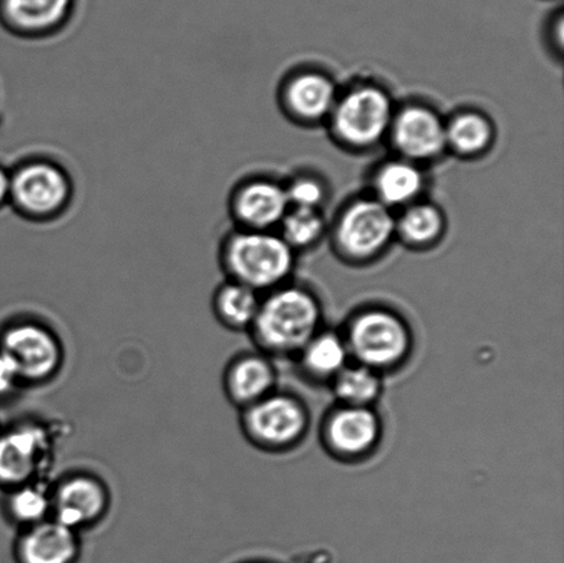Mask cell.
Masks as SVG:
<instances>
[{"label":"cell","mask_w":564,"mask_h":563,"mask_svg":"<svg viewBox=\"0 0 564 563\" xmlns=\"http://www.w3.org/2000/svg\"><path fill=\"white\" fill-rule=\"evenodd\" d=\"M75 195L74 176L53 158L32 154L10 169L9 207L26 223L47 225L64 218Z\"/></svg>","instance_id":"cell-1"},{"label":"cell","mask_w":564,"mask_h":563,"mask_svg":"<svg viewBox=\"0 0 564 563\" xmlns=\"http://www.w3.org/2000/svg\"><path fill=\"white\" fill-rule=\"evenodd\" d=\"M218 263L226 280L261 294L278 289L288 278L293 252L273 230L234 228L219 242Z\"/></svg>","instance_id":"cell-2"},{"label":"cell","mask_w":564,"mask_h":563,"mask_svg":"<svg viewBox=\"0 0 564 563\" xmlns=\"http://www.w3.org/2000/svg\"><path fill=\"white\" fill-rule=\"evenodd\" d=\"M319 318L318 303L308 292L282 286L263 297L250 331L264 351L290 355L317 335Z\"/></svg>","instance_id":"cell-3"},{"label":"cell","mask_w":564,"mask_h":563,"mask_svg":"<svg viewBox=\"0 0 564 563\" xmlns=\"http://www.w3.org/2000/svg\"><path fill=\"white\" fill-rule=\"evenodd\" d=\"M58 432L39 419H21L0 429V489L47 481L57 457Z\"/></svg>","instance_id":"cell-4"},{"label":"cell","mask_w":564,"mask_h":563,"mask_svg":"<svg viewBox=\"0 0 564 563\" xmlns=\"http://www.w3.org/2000/svg\"><path fill=\"white\" fill-rule=\"evenodd\" d=\"M0 350L14 364L21 386H42L58 377L65 362L63 340L36 318H15L0 328Z\"/></svg>","instance_id":"cell-5"},{"label":"cell","mask_w":564,"mask_h":563,"mask_svg":"<svg viewBox=\"0 0 564 563\" xmlns=\"http://www.w3.org/2000/svg\"><path fill=\"white\" fill-rule=\"evenodd\" d=\"M112 495L96 474L75 472L52 485V518L77 533L101 523L109 515Z\"/></svg>","instance_id":"cell-6"},{"label":"cell","mask_w":564,"mask_h":563,"mask_svg":"<svg viewBox=\"0 0 564 563\" xmlns=\"http://www.w3.org/2000/svg\"><path fill=\"white\" fill-rule=\"evenodd\" d=\"M411 336L395 314L369 311L354 320L348 334V351L370 369L397 366L408 355Z\"/></svg>","instance_id":"cell-7"},{"label":"cell","mask_w":564,"mask_h":563,"mask_svg":"<svg viewBox=\"0 0 564 563\" xmlns=\"http://www.w3.org/2000/svg\"><path fill=\"white\" fill-rule=\"evenodd\" d=\"M337 137L352 147H370L391 129V99L373 86L354 88L332 110Z\"/></svg>","instance_id":"cell-8"},{"label":"cell","mask_w":564,"mask_h":563,"mask_svg":"<svg viewBox=\"0 0 564 563\" xmlns=\"http://www.w3.org/2000/svg\"><path fill=\"white\" fill-rule=\"evenodd\" d=\"M241 429L251 443L278 450L295 443L306 429V413L295 399L269 394L241 410Z\"/></svg>","instance_id":"cell-9"},{"label":"cell","mask_w":564,"mask_h":563,"mask_svg":"<svg viewBox=\"0 0 564 563\" xmlns=\"http://www.w3.org/2000/svg\"><path fill=\"white\" fill-rule=\"evenodd\" d=\"M397 220L383 203L365 198L352 203L337 225V241L347 256L368 258L389 245Z\"/></svg>","instance_id":"cell-10"},{"label":"cell","mask_w":564,"mask_h":563,"mask_svg":"<svg viewBox=\"0 0 564 563\" xmlns=\"http://www.w3.org/2000/svg\"><path fill=\"white\" fill-rule=\"evenodd\" d=\"M77 0H0V26L22 41L57 36L70 24Z\"/></svg>","instance_id":"cell-11"},{"label":"cell","mask_w":564,"mask_h":563,"mask_svg":"<svg viewBox=\"0 0 564 563\" xmlns=\"http://www.w3.org/2000/svg\"><path fill=\"white\" fill-rule=\"evenodd\" d=\"M290 208L285 187L267 178L242 180L228 201L230 218L239 229L273 230Z\"/></svg>","instance_id":"cell-12"},{"label":"cell","mask_w":564,"mask_h":563,"mask_svg":"<svg viewBox=\"0 0 564 563\" xmlns=\"http://www.w3.org/2000/svg\"><path fill=\"white\" fill-rule=\"evenodd\" d=\"M390 130L398 152L409 162L434 159L446 148V124L434 110L419 105L394 116Z\"/></svg>","instance_id":"cell-13"},{"label":"cell","mask_w":564,"mask_h":563,"mask_svg":"<svg viewBox=\"0 0 564 563\" xmlns=\"http://www.w3.org/2000/svg\"><path fill=\"white\" fill-rule=\"evenodd\" d=\"M82 553L80 533L53 518L22 529L14 543L19 563H76Z\"/></svg>","instance_id":"cell-14"},{"label":"cell","mask_w":564,"mask_h":563,"mask_svg":"<svg viewBox=\"0 0 564 563\" xmlns=\"http://www.w3.org/2000/svg\"><path fill=\"white\" fill-rule=\"evenodd\" d=\"M275 372L268 357L242 353L225 368L223 388L226 397L239 410L256 404L273 393Z\"/></svg>","instance_id":"cell-15"},{"label":"cell","mask_w":564,"mask_h":563,"mask_svg":"<svg viewBox=\"0 0 564 563\" xmlns=\"http://www.w3.org/2000/svg\"><path fill=\"white\" fill-rule=\"evenodd\" d=\"M380 422L368 407H345L330 418L326 437L337 454H367L378 443Z\"/></svg>","instance_id":"cell-16"},{"label":"cell","mask_w":564,"mask_h":563,"mask_svg":"<svg viewBox=\"0 0 564 563\" xmlns=\"http://www.w3.org/2000/svg\"><path fill=\"white\" fill-rule=\"evenodd\" d=\"M288 110L302 120H321L332 113L336 105V88L328 77L302 74L292 77L284 90Z\"/></svg>","instance_id":"cell-17"},{"label":"cell","mask_w":564,"mask_h":563,"mask_svg":"<svg viewBox=\"0 0 564 563\" xmlns=\"http://www.w3.org/2000/svg\"><path fill=\"white\" fill-rule=\"evenodd\" d=\"M0 510L6 521L17 529L37 526L52 518V484L36 481L3 490Z\"/></svg>","instance_id":"cell-18"},{"label":"cell","mask_w":564,"mask_h":563,"mask_svg":"<svg viewBox=\"0 0 564 563\" xmlns=\"http://www.w3.org/2000/svg\"><path fill=\"white\" fill-rule=\"evenodd\" d=\"M261 301L259 292L236 281L225 280L214 291L212 308L223 327L241 333L251 329Z\"/></svg>","instance_id":"cell-19"},{"label":"cell","mask_w":564,"mask_h":563,"mask_svg":"<svg viewBox=\"0 0 564 563\" xmlns=\"http://www.w3.org/2000/svg\"><path fill=\"white\" fill-rule=\"evenodd\" d=\"M423 174L409 160H395L383 165L375 178L376 195L386 207H401L411 204L423 190Z\"/></svg>","instance_id":"cell-20"},{"label":"cell","mask_w":564,"mask_h":563,"mask_svg":"<svg viewBox=\"0 0 564 563\" xmlns=\"http://www.w3.org/2000/svg\"><path fill=\"white\" fill-rule=\"evenodd\" d=\"M494 137L489 120L482 115L467 112L456 116L446 124V147L466 156L482 153Z\"/></svg>","instance_id":"cell-21"},{"label":"cell","mask_w":564,"mask_h":563,"mask_svg":"<svg viewBox=\"0 0 564 563\" xmlns=\"http://www.w3.org/2000/svg\"><path fill=\"white\" fill-rule=\"evenodd\" d=\"M348 349L334 334L315 335L303 349L304 367L314 377H336L346 367Z\"/></svg>","instance_id":"cell-22"},{"label":"cell","mask_w":564,"mask_h":563,"mask_svg":"<svg viewBox=\"0 0 564 563\" xmlns=\"http://www.w3.org/2000/svg\"><path fill=\"white\" fill-rule=\"evenodd\" d=\"M335 391L346 407H368L380 391V380L368 367H345L335 377Z\"/></svg>","instance_id":"cell-23"},{"label":"cell","mask_w":564,"mask_h":563,"mask_svg":"<svg viewBox=\"0 0 564 563\" xmlns=\"http://www.w3.org/2000/svg\"><path fill=\"white\" fill-rule=\"evenodd\" d=\"M401 236L411 245H429L438 239L444 229V217L431 204H413L397 223Z\"/></svg>","instance_id":"cell-24"},{"label":"cell","mask_w":564,"mask_h":563,"mask_svg":"<svg viewBox=\"0 0 564 563\" xmlns=\"http://www.w3.org/2000/svg\"><path fill=\"white\" fill-rule=\"evenodd\" d=\"M282 239L293 248L312 246L323 234L324 220L317 209L290 208L282 219Z\"/></svg>","instance_id":"cell-25"},{"label":"cell","mask_w":564,"mask_h":563,"mask_svg":"<svg viewBox=\"0 0 564 563\" xmlns=\"http://www.w3.org/2000/svg\"><path fill=\"white\" fill-rule=\"evenodd\" d=\"M292 208L317 209L324 201V187L312 178H297L285 187Z\"/></svg>","instance_id":"cell-26"},{"label":"cell","mask_w":564,"mask_h":563,"mask_svg":"<svg viewBox=\"0 0 564 563\" xmlns=\"http://www.w3.org/2000/svg\"><path fill=\"white\" fill-rule=\"evenodd\" d=\"M20 386L21 382L14 364L0 350V400L13 394V391Z\"/></svg>","instance_id":"cell-27"},{"label":"cell","mask_w":564,"mask_h":563,"mask_svg":"<svg viewBox=\"0 0 564 563\" xmlns=\"http://www.w3.org/2000/svg\"><path fill=\"white\" fill-rule=\"evenodd\" d=\"M10 201V169L0 164V212L9 207Z\"/></svg>","instance_id":"cell-28"},{"label":"cell","mask_w":564,"mask_h":563,"mask_svg":"<svg viewBox=\"0 0 564 563\" xmlns=\"http://www.w3.org/2000/svg\"><path fill=\"white\" fill-rule=\"evenodd\" d=\"M0 429H2V426H0Z\"/></svg>","instance_id":"cell-29"}]
</instances>
